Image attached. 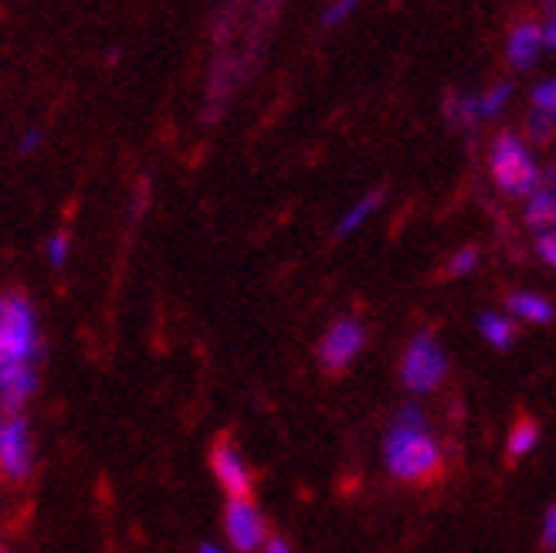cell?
<instances>
[{"label":"cell","instance_id":"obj_21","mask_svg":"<svg viewBox=\"0 0 556 553\" xmlns=\"http://www.w3.org/2000/svg\"><path fill=\"white\" fill-rule=\"evenodd\" d=\"M356 4H359V0H337V4H329V8L323 11V24H326V27L343 24V21L356 11Z\"/></svg>","mask_w":556,"mask_h":553},{"label":"cell","instance_id":"obj_31","mask_svg":"<svg viewBox=\"0 0 556 553\" xmlns=\"http://www.w3.org/2000/svg\"><path fill=\"white\" fill-rule=\"evenodd\" d=\"M0 435H4V414H0Z\"/></svg>","mask_w":556,"mask_h":553},{"label":"cell","instance_id":"obj_20","mask_svg":"<svg viewBox=\"0 0 556 553\" xmlns=\"http://www.w3.org/2000/svg\"><path fill=\"white\" fill-rule=\"evenodd\" d=\"M533 105L540 109V113H546V116H556V78H546V81H540V86L533 89Z\"/></svg>","mask_w":556,"mask_h":553},{"label":"cell","instance_id":"obj_14","mask_svg":"<svg viewBox=\"0 0 556 553\" xmlns=\"http://www.w3.org/2000/svg\"><path fill=\"white\" fill-rule=\"evenodd\" d=\"M380 201H383V193H380V190L367 193V198H359V201H356V204H353V208H350V211H346V214L340 217V225H337V235H340V238L353 235V231H356L359 225H364V221H367V217H370V214H374V211L380 208Z\"/></svg>","mask_w":556,"mask_h":553},{"label":"cell","instance_id":"obj_25","mask_svg":"<svg viewBox=\"0 0 556 553\" xmlns=\"http://www.w3.org/2000/svg\"><path fill=\"white\" fill-rule=\"evenodd\" d=\"M265 553H292V546L282 540V537H268V543L262 546Z\"/></svg>","mask_w":556,"mask_h":553},{"label":"cell","instance_id":"obj_30","mask_svg":"<svg viewBox=\"0 0 556 553\" xmlns=\"http://www.w3.org/2000/svg\"><path fill=\"white\" fill-rule=\"evenodd\" d=\"M201 553H220L217 546H201Z\"/></svg>","mask_w":556,"mask_h":553},{"label":"cell","instance_id":"obj_4","mask_svg":"<svg viewBox=\"0 0 556 553\" xmlns=\"http://www.w3.org/2000/svg\"><path fill=\"white\" fill-rule=\"evenodd\" d=\"M448 374V356L438 347V340L431 334L414 337L404 350V361H401V380L407 391L414 394H431L434 387L444 380Z\"/></svg>","mask_w":556,"mask_h":553},{"label":"cell","instance_id":"obj_22","mask_svg":"<svg viewBox=\"0 0 556 553\" xmlns=\"http://www.w3.org/2000/svg\"><path fill=\"white\" fill-rule=\"evenodd\" d=\"M48 262L54 265V268H62L65 262H68V235H51L48 238Z\"/></svg>","mask_w":556,"mask_h":553},{"label":"cell","instance_id":"obj_23","mask_svg":"<svg viewBox=\"0 0 556 553\" xmlns=\"http://www.w3.org/2000/svg\"><path fill=\"white\" fill-rule=\"evenodd\" d=\"M536 252H540V259H543L546 265H553V268H556V231H546V235H540V241H536Z\"/></svg>","mask_w":556,"mask_h":553},{"label":"cell","instance_id":"obj_28","mask_svg":"<svg viewBox=\"0 0 556 553\" xmlns=\"http://www.w3.org/2000/svg\"><path fill=\"white\" fill-rule=\"evenodd\" d=\"M540 187H546L549 193H556V163H553V167L543 174V180H540Z\"/></svg>","mask_w":556,"mask_h":553},{"label":"cell","instance_id":"obj_15","mask_svg":"<svg viewBox=\"0 0 556 553\" xmlns=\"http://www.w3.org/2000/svg\"><path fill=\"white\" fill-rule=\"evenodd\" d=\"M536 441H540V425L533 418H519L509 431V458H522V455H530L536 449Z\"/></svg>","mask_w":556,"mask_h":553},{"label":"cell","instance_id":"obj_19","mask_svg":"<svg viewBox=\"0 0 556 553\" xmlns=\"http://www.w3.org/2000/svg\"><path fill=\"white\" fill-rule=\"evenodd\" d=\"M476 265H479V252H476V248H462V252L452 255L448 265H444V275H448V279H462V275H468Z\"/></svg>","mask_w":556,"mask_h":553},{"label":"cell","instance_id":"obj_3","mask_svg":"<svg viewBox=\"0 0 556 553\" xmlns=\"http://www.w3.org/2000/svg\"><path fill=\"white\" fill-rule=\"evenodd\" d=\"M489 167H492L498 190L509 193V198H530V193L540 190L543 174L536 167V160L530 156V150L522 147L519 136H513V133L495 136L492 153H489Z\"/></svg>","mask_w":556,"mask_h":553},{"label":"cell","instance_id":"obj_10","mask_svg":"<svg viewBox=\"0 0 556 553\" xmlns=\"http://www.w3.org/2000/svg\"><path fill=\"white\" fill-rule=\"evenodd\" d=\"M540 51H543V27L533 24V21H522L513 27V35L506 41V59L516 72H526V68H533L536 59H540Z\"/></svg>","mask_w":556,"mask_h":553},{"label":"cell","instance_id":"obj_27","mask_svg":"<svg viewBox=\"0 0 556 553\" xmlns=\"http://www.w3.org/2000/svg\"><path fill=\"white\" fill-rule=\"evenodd\" d=\"M543 45H549L556 51V17H549V24L543 27Z\"/></svg>","mask_w":556,"mask_h":553},{"label":"cell","instance_id":"obj_13","mask_svg":"<svg viewBox=\"0 0 556 553\" xmlns=\"http://www.w3.org/2000/svg\"><path fill=\"white\" fill-rule=\"evenodd\" d=\"M444 120L455 129H468L479 123V96H444Z\"/></svg>","mask_w":556,"mask_h":553},{"label":"cell","instance_id":"obj_9","mask_svg":"<svg viewBox=\"0 0 556 553\" xmlns=\"http://www.w3.org/2000/svg\"><path fill=\"white\" fill-rule=\"evenodd\" d=\"M38 387V374H35V364H11V367H0V411H4V418L11 414H21L31 401Z\"/></svg>","mask_w":556,"mask_h":553},{"label":"cell","instance_id":"obj_17","mask_svg":"<svg viewBox=\"0 0 556 553\" xmlns=\"http://www.w3.org/2000/svg\"><path fill=\"white\" fill-rule=\"evenodd\" d=\"M513 96V86L509 81H498L495 89H489L485 96H479V120H489V116H498L503 113V105L509 102Z\"/></svg>","mask_w":556,"mask_h":553},{"label":"cell","instance_id":"obj_7","mask_svg":"<svg viewBox=\"0 0 556 553\" xmlns=\"http://www.w3.org/2000/svg\"><path fill=\"white\" fill-rule=\"evenodd\" d=\"M225 533L235 550L241 553H255L268 543V523L258 513L252 500H228L225 510Z\"/></svg>","mask_w":556,"mask_h":553},{"label":"cell","instance_id":"obj_32","mask_svg":"<svg viewBox=\"0 0 556 553\" xmlns=\"http://www.w3.org/2000/svg\"><path fill=\"white\" fill-rule=\"evenodd\" d=\"M0 553H11V550H0Z\"/></svg>","mask_w":556,"mask_h":553},{"label":"cell","instance_id":"obj_26","mask_svg":"<svg viewBox=\"0 0 556 553\" xmlns=\"http://www.w3.org/2000/svg\"><path fill=\"white\" fill-rule=\"evenodd\" d=\"M38 143H41V133H24V140H21V153H31V150H38Z\"/></svg>","mask_w":556,"mask_h":553},{"label":"cell","instance_id":"obj_2","mask_svg":"<svg viewBox=\"0 0 556 553\" xmlns=\"http://www.w3.org/2000/svg\"><path fill=\"white\" fill-rule=\"evenodd\" d=\"M41 353L35 306L21 292L0 296V367L35 364Z\"/></svg>","mask_w":556,"mask_h":553},{"label":"cell","instance_id":"obj_12","mask_svg":"<svg viewBox=\"0 0 556 553\" xmlns=\"http://www.w3.org/2000/svg\"><path fill=\"white\" fill-rule=\"evenodd\" d=\"M509 313L522 323H549L553 319V306L549 299L533 296V292H513L509 296Z\"/></svg>","mask_w":556,"mask_h":553},{"label":"cell","instance_id":"obj_6","mask_svg":"<svg viewBox=\"0 0 556 553\" xmlns=\"http://www.w3.org/2000/svg\"><path fill=\"white\" fill-rule=\"evenodd\" d=\"M364 343H367L364 326L356 319H337L319 340V364L329 374H340L356 361V353L364 350Z\"/></svg>","mask_w":556,"mask_h":553},{"label":"cell","instance_id":"obj_29","mask_svg":"<svg viewBox=\"0 0 556 553\" xmlns=\"http://www.w3.org/2000/svg\"><path fill=\"white\" fill-rule=\"evenodd\" d=\"M543 8H546L549 17H556V0H543Z\"/></svg>","mask_w":556,"mask_h":553},{"label":"cell","instance_id":"obj_11","mask_svg":"<svg viewBox=\"0 0 556 553\" xmlns=\"http://www.w3.org/2000/svg\"><path fill=\"white\" fill-rule=\"evenodd\" d=\"M526 225L540 235L556 231V193H549L546 187L530 193V204H526Z\"/></svg>","mask_w":556,"mask_h":553},{"label":"cell","instance_id":"obj_8","mask_svg":"<svg viewBox=\"0 0 556 553\" xmlns=\"http://www.w3.org/2000/svg\"><path fill=\"white\" fill-rule=\"evenodd\" d=\"M211 468L217 486L228 492V500H248L252 495V468H248L244 455L238 452V445L231 438H220L214 452H211Z\"/></svg>","mask_w":556,"mask_h":553},{"label":"cell","instance_id":"obj_18","mask_svg":"<svg viewBox=\"0 0 556 553\" xmlns=\"http://www.w3.org/2000/svg\"><path fill=\"white\" fill-rule=\"evenodd\" d=\"M526 133H530L533 140L546 143L549 136L556 133V116H546V113H540V109H533V113L526 116Z\"/></svg>","mask_w":556,"mask_h":553},{"label":"cell","instance_id":"obj_16","mask_svg":"<svg viewBox=\"0 0 556 553\" xmlns=\"http://www.w3.org/2000/svg\"><path fill=\"white\" fill-rule=\"evenodd\" d=\"M479 334H482L492 347L506 350V347L516 340V326H513V319H506V316L485 313V316H479Z\"/></svg>","mask_w":556,"mask_h":553},{"label":"cell","instance_id":"obj_1","mask_svg":"<svg viewBox=\"0 0 556 553\" xmlns=\"http://www.w3.org/2000/svg\"><path fill=\"white\" fill-rule=\"evenodd\" d=\"M383 462L401 482H428L441 473V449L425 428V414L414 404L401 407L383 441Z\"/></svg>","mask_w":556,"mask_h":553},{"label":"cell","instance_id":"obj_5","mask_svg":"<svg viewBox=\"0 0 556 553\" xmlns=\"http://www.w3.org/2000/svg\"><path fill=\"white\" fill-rule=\"evenodd\" d=\"M35 468V438L31 428L21 418V414H11L4 418V435H0V473H4L11 482H24Z\"/></svg>","mask_w":556,"mask_h":553},{"label":"cell","instance_id":"obj_24","mask_svg":"<svg viewBox=\"0 0 556 553\" xmlns=\"http://www.w3.org/2000/svg\"><path fill=\"white\" fill-rule=\"evenodd\" d=\"M543 546L556 550V503L546 510V519H543Z\"/></svg>","mask_w":556,"mask_h":553}]
</instances>
